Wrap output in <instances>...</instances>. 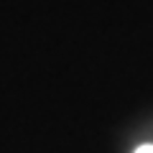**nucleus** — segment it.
Here are the masks:
<instances>
[{
    "instance_id": "f257e3e1",
    "label": "nucleus",
    "mask_w": 153,
    "mask_h": 153,
    "mask_svg": "<svg viewBox=\"0 0 153 153\" xmlns=\"http://www.w3.org/2000/svg\"><path fill=\"white\" fill-rule=\"evenodd\" d=\"M135 153H153V146H140Z\"/></svg>"
}]
</instances>
